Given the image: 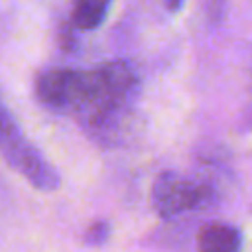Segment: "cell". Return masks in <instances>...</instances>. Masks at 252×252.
<instances>
[{
  "instance_id": "obj_1",
  "label": "cell",
  "mask_w": 252,
  "mask_h": 252,
  "mask_svg": "<svg viewBox=\"0 0 252 252\" xmlns=\"http://www.w3.org/2000/svg\"><path fill=\"white\" fill-rule=\"evenodd\" d=\"M137 73L128 62H102L95 69L84 71L82 100L75 115L95 133V137L115 135L118 124L137 97Z\"/></svg>"
},
{
  "instance_id": "obj_2",
  "label": "cell",
  "mask_w": 252,
  "mask_h": 252,
  "mask_svg": "<svg viewBox=\"0 0 252 252\" xmlns=\"http://www.w3.org/2000/svg\"><path fill=\"white\" fill-rule=\"evenodd\" d=\"M0 157L38 190L49 192L60 186L58 170L25 137L20 124L16 122L2 100H0Z\"/></svg>"
},
{
  "instance_id": "obj_3",
  "label": "cell",
  "mask_w": 252,
  "mask_h": 252,
  "mask_svg": "<svg viewBox=\"0 0 252 252\" xmlns=\"http://www.w3.org/2000/svg\"><path fill=\"white\" fill-rule=\"evenodd\" d=\"M215 199L208 182L179 173H161L153 186V206L161 217H179L190 210H201Z\"/></svg>"
},
{
  "instance_id": "obj_4",
  "label": "cell",
  "mask_w": 252,
  "mask_h": 252,
  "mask_svg": "<svg viewBox=\"0 0 252 252\" xmlns=\"http://www.w3.org/2000/svg\"><path fill=\"white\" fill-rule=\"evenodd\" d=\"M84 71L47 69L35 78V95L47 109L58 113H73L82 100Z\"/></svg>"
},
{
  "instance_id": "obj_5",
  "label": "cell",
  "mask_w": 252,
  "mask_h": 252,
  "mask_svg": "<svg viewBox=\"0 0 252 252\" xmlns=\"http://www.w3.org/2000/svg\"><path fill=\"white\" fill-rule=\"evenodd\" d=\"M244 237L232 223L215 221L199 232V252H241Z\"/></svg>"
},
{
  "instance_id": "obj_6",
  "label": "cell",
  "mask_w": 252,
  "mask_h": 252,
  "mask_svg": "<svg viewBox=\"0 0 252 252\" xmlns=\"http://www.w3.org/2000/svg\"><path fill=\"white\" fill-rule=\"evenodd\" d=\"M111 9V2H100V0H84L78 2L71 11V22L80 31H93L104 22L106 13Z\"/></svg>"
},
{
  "instance_id": "obj_7",
  "label": "cell",
  "mask_w": 252,
  "mask_h": 252,
  "mask_svg": "<svg viewBox=\"0 0 252 252\" xmlns=\"http://www.w3.org/2000/svg\"><path fill=\"white\" fill-rule=\"evenodd\" d=\"M111 235V226L106 221H93L84 232V241L89 246H102Z\"/></svg>"
}]
</instances>
